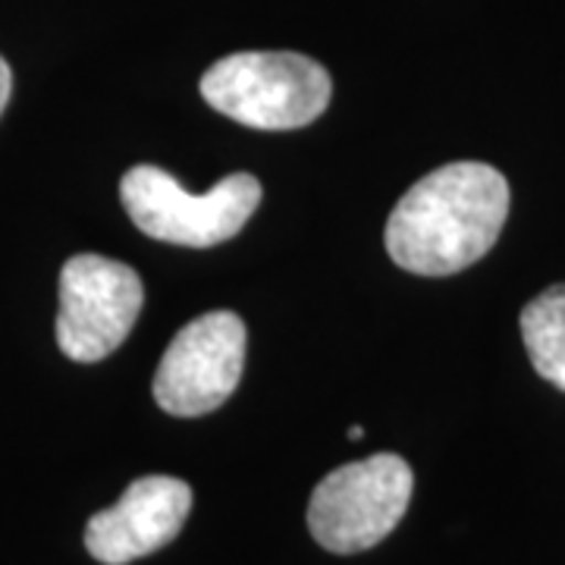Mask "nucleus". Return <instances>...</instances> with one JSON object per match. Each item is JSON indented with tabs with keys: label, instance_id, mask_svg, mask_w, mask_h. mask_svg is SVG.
<instances>
[{
	"label": "nucleus",
	"instance_id": "f257e3e1",
	"mask_svg": "<svg viewBox=\"0 0 565 565\" xmlns=\"http://www.w3.org/2000/svg\"><path fill=\"white\" fill-rule=\"evenodd\" d=\"M509 217V182L481 161L446 163L405 192L386 221V252L408 274L449 277L481 262Z\"/></svg>",
	"mask_w": 565,
	"mask_h": 565
},
{
	"label": "nucleus",
	"instance_id": "f03ea898",
	"mask_svg": "<svg viewBox=\"0 0 565 565\" xmlns=\"http://www.w3.org/2000/svg\"><path fill=\"white\" fill-rule=\"evenodd\" d=\"M202 98L223 117L252 129H299L330 104V73L292 51H243L202 76Z\"/></svg>",
	"mask_w": 565,
	"mask_h": 565
},
{
	"label": "nucleus",
	"instance_id": "7ed1b4c3",
	"mask_svg": "<svg viewBox=\"0 0 565 565\" xmlns=\"http://www.w3.org/2000/svg\"><path fill=\"white\" fill-rule=\"evenodd\" d=\"M122 207L145 236L185 248H211L233 239L262 204V182L233 173L207 195H189L161 167L139 163L120 182Z\"/></svg>",
	"mask_w": 565,
	"mask_h": 565
},
{
	"label": "nucleus",
	"instance_id": "20e7f679",
	"mask_svg": "<svg viewBox=\"0 0 565 565\" xmlns=\"http://www.w3.org/2000/svg\"><path fill=\"white\" fill-rule=\"evenodd\" d=\"M412 487V468L393 452L343 465L315 487L308 531L323 550L340 556L371 550L403 522Z\"/></svg>",
	"mask_w": 565,
	"mask_h": 565
},
{
	"label": "nucleus",
	"instance_id": "39448f33",
	"mask_svg": "<svg viewBox=\"0 0 565 565\" xmlns=\"http://www.w3.org/2000/svg\"><path fill=\"white\" fill-rule=\"evenodd\" d=\"M145 286L129 264L104 255H73L61 270L57 345L73 362H102L139 321Z\"/></svg>",
	"mask_w": 565,
	"mask_h": 565
},
{
	"label": "nucleus",
	"instance_id": "423d86ee",
	"mask_svg": "<svg viewBox=\"0 0 565 565\" xmlns=\"http://www.w3.org/2000/svg\"><path fill=\"white\" fill-rule=\"evenodd\" d=\"M243 367V318L233 311H207L185 323L167 345L154 374V399L167 415L199 418L233 396Z\"/></svg>",
	"mask_w": 565,
	"mask_h": 565
},
{
	"label": "nucleus",
	"instance_id": "0eeeda50",
	"mask_svg": "<svg viewBox=\"0 0 565 565\" xmlns=\"http://www.w3.org/2000/svg\"><path fill=\"white\" fill-rule=\"evenodd\" d=\"M192 487L170 475H148L126 487L117 505L88 519L85 546L104 565H126L158 553L185 525Z\"/></svg>",
	"mask_w": 565,
	"mask_h": 565
},
{
	"label": "nucleus",
	"instance_id": "6e6552de",
	"mask_svg": "<svg viewBox=\"0 0 565 565\" xmlns=\"http://www.w3.org/2000/svg\"><path fill=\"white\" fill-rule=\"evenodd\" d=\"M522 340L534 371L565 393V282L522 308Z\"/></svg>",
	"mask_w": 565,
	"mask_h": 565
},
{
	"label": "nucleus",
	"instance_id": "1a4fd4ad",
	"mask_svg": "<svg viewBox=\"0 0 565 565\" xmlns=\"http://www.w3.org/2000/svg\"><path fill=\"white\" fill-rule=\"evenodd\" d=\"M10 92H13V73H10V63L0 57V114L10 102Z\"/></svg>",
	"mask_w": 565,
	"mask_h": 565
},
{
	"label": "nucleus",
	"instance_id": "9d476101",
	"mask_svg": "<svg viewBox=\"0 0 565 565\" xmlns=\"http://www.w3.org/2000/svg\"><path fill=\"white\" fill-rule=\"evenodd\" d=\"M362 424H355V427H352V430H349V437H352V440H362Z\"/></svg>",
	"mask_w": 565,
	"mask_h": 565
}]
</instances>
